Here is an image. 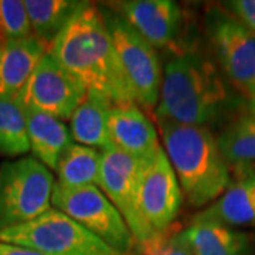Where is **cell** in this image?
<instances>
[{"label": "cell", "instance_id": "6da1fadb", "mask_svg": "<svg viewBox=\"0 0 255 255\" xmlns=\"http://www.w3.org/2000/svg\"><path fill=\"white\" fill-rule=\"evenodd\" d=\"M47 53L114 107L136 104L100 6L85 1Z\"/></svg>", "mask_w": 255, "mask_h": 255}, {"label": "cell", "instance_id": "7a4b0ae2", "mask_svg": "<svg viewBox=\"0 0 255 255\" xmlns=\"http://www.w3.org/2000/svg\"><path fill=\"white\" fill-rule=\"evenodd\" d=\"M234 98L216 63L194 47L169 53L156 119L180 125L210 128L233 107Z\"/></svg>", "mask_w": 255, "mask_h": 255}, {"label": "cell", "instance_id": "3957f363", "mask_svg": "<svg viewBox=\"0 0 255 255\" xmlns=\"http://www.w3.org/2000/svg\"><path fill=\"white\" fill-rule=\"evenodd\" d=\"M163 149L187 203L200 209L231 186L230 166L210 128L157 119Z\"/></svg>", "mask_w": 255, "mask_h": 255}, {"label": "cell", "instance_id": "277c9868", "mask_svg": "<svg viewBox=\"0 0 255 255\" xmlns=\"http://www.w3.org/2000/svg\"><path fill=\"white\" fill-rule=\"evenodd\" d=\"M54 176L33 156L0 164V231L33 221L53 209Z\"/></svg>", "mask_w": 255, "mask_h": 255}, {"label": "cell", "instance_id": "5b68a950", "mask_svg": "<svg viewBox=\"0 0 255 255\" xmlns=\"http://www.w3.org/2000/svg\"><path fill=\"white\" fill-rule=\"evenodd\" d=\"M0 241L48 255H125L55 209L26 224L0 231Z\"/></svg>", "mask_w": 255, "mask_h": 255}, {"label": "cell", "instance_id": "8992f818", "mask_svg": "<svg viewBox=\"0 0 255 255\" xmlns=\"http://www.w3.org/2000/svg\"><path fill=\"white\" fill-rule=\"evenodd\" d=\"M100 9L133 92L135 102L142 110H153L159 102L163 77V65L157 50L112 6L102 4Z\"/></svg>", "mask_w": 255, "mask_h": 255}, {"label": "cell", "instance_id": "52a82bcc", "mask_svg": "<svg viewBox=\"0 0 255 255\" xmlns=\"http://www.w3.org/2000/svg\"><path fill=\"white\" fill-rule=\"evenodd\" d=\"M51 206L121 254L136 255L139 251L124 217L100 187H64L55 183Z\"/></svg>", "mask_w": 255, "mask_h": 255}, {"label": "cell", "instance_id": "ba28073f", "mask_svg": "<svg viewBox=\"0 0 255 255\" xmlns=\"http://www.w3.org/2000/svg\"><path fill=\"white\" fill-rule=\"evenodd\" d=\"M206 33L223 75L247 98L255 95V34L234 14L214 6Z\"/></svg>", "mask_w": 255, "mask_h": 255}, {"label": "cell", "instance_id": "9c48e42d", "mask_svg": "<svg viewBox=\"0 0 255 255\" xmlns=\"http://www.w3.org/2000/svg\"><path fill=\"white\" fill-rule=\"evenodd\" d=\"M143 162L111 146L102 152L100 189L124 217L137 247L155 237L153 228L143 217L139 199V182Z\"/></svg>", "mask_w": 255, "mask_h": 255}, {"label": "cell", "instance_id": "30bf717a", "mask_svg": "<svg viewBox=\"0 0 255 255\" xmlns=\"http://www.w3.org/2000/svg\"><path fill=\"white\" fill-rule=\"evenodd\" d=\"M85 94L87 88L81 82L46 53L14 101L23 108L70 121Z\"/></svg>", "mask_w": 255, "mask_h": 255}, {"label": "cell", "instance_id": "8fae6325", "mask_svg": "<svg viewBox=\"0 0 255 255\" xmlns=\"http://www.w3.org/2000/svg\"><path fill=\"white\" fill-rule=\"evenodd\" d=\"M139 199L143 217L157 234L173 226L184 197L163 146L143 162Z\"/></svg>", "mask_w": 255, "mask_h": 255}, {"label": "cell", "instance_id": "7c38bea8", "mask_svg": "<svg viewBox=\"0 0 255 255\" xmlns=\"http://www.w3.org/2000/svg\"><path fill=\"white\" fill-rule=\"evenodd\" d=\"M112 7L156 50L173 53L182 46L183 11L173 0H125Z\"/></svg>", "mask_w": 255, "mask_h": 255}, {"label": "cell", "instance_id": "4fadbf2b", "mask_svg": "<svg viewBox=\"0 0 255 255\" xmlns=\"http://www.w3.org/2000/svg\"><path fill=\"white\" fill-rule=\"evenodd\" d=\"M108 125L112 146L140 162L153 157L162 147L153 122L137 104L112 107Z\"/></svg>", "mask_w": 255, "mask_h": 255}, {"label": "cell", "instance_id": "5bb4252c", "mask_svg": "<svg viewBox=\"0 0 255 255\" xmlns=\"http://www.w3.org/2000/svg\"><path fill=\"white\" fill-rule=\"evenodd\" d=\"M46 53L47 47L34 37L0 43V100L17 97Z\"/></svg>", "mask_w": 255, "mask_h": 255}, {"label": "cell", "instance_id": "9a60e30c", "mask_svg": "<svg viewBox=\"0 0 255 255\" xmlns=\"http://www.w3.org/2000/svg\"><path fill=\"white\" fill-rule=\"evenodd\" d=\"M21 110L26 118L30 150L33 157H36L51 172H55L63 153L74 142L70 128L65 125L64 121L51 115L23 107Z\"/></svg>", "mask_w": 255, "mask_h": 255}, {"label": "cell", "instance_id": "2e32d148", "mask_svg": "<svg viewBox=\"0 0 255 255\" xmlns=\"http://www.w3.org/2000/svg\"><path fill=\"white\" fill-rule=\"evenodd\" d=\"M193 221H211L226 227H255V179L241 177L219 199L194 216Z\"/></svg>", "mask_w": 255, "mask_h": 255}, {"label": "cell", "instance_id": "e0dca14e", "mask_svg": "<svg viewBox=\"0 0 255 255\" xmlns=\"http://www.w3.org/2000/svg\"><path fill=\"white\" fill-rule=\"evenodd\" d=\"M112 107L114 105L101 94L87 91L70 118V132L74 142L101 152L111 147L112 140L108 121Z\"/></svg>", "mask_w": 255, "mask_h": 255}, {"label": "cell", "instance_id": "ac0fdd59", "mask_svg": "<svg viewBox=\"0 0 255 255\" xmlns=\"http://www.w3.org/2000/svg\"><path fill=\"white\" fill-rule=\"evenodd\" d=\"M184 231L194 255H246L248 237L211 221H194Z\"/></svg>", "mask_w": 255, "mask_h": 255}, {"label": "cell", "instance_id": "d6986e66", "mask_svg": "<svg viewBox=\"0 0 255 255\" xmlns=\"http://www.w3.org/2000/svg\"><path fill=\"white\" fill-rule=\"evenodd\" d=\"M84 3L77 0H24L33 37L48 50Z\"/></svg>", "mask_w": 255, "mask_h": 255}, {"label": "cell", "instance_id": "ffe728a7", "mask_svg": "<svg viewBox=\"0 0 255 255\" xmlns=\"http://www.w3.org/2000/svg\"><path fill=\"white\" fill-rule=\"evenodd\" d=\"M101 166V150L73 142L57 164L55 183L64 187H100Z\"/></svg>", "mask_w": 255, "mask_h": 255}, {"label": "cell", "instance_id": "44dd1931", "mask_svg": "<svg viewBox=\"0 0 255 255\" xmlns=\"http://www.w3.org/2000/svg\"><path fill=\"white\" fill-rule=\"evenodd\" d=\"M220 152L234 166H247L255 162V115L253 112L231 121L217 136Z\"/></svg>", "mask_w": 255, "mask_h": 255}, {"label": "cell", "instance_id": "7402d4cb", "mask_svg": "<svg viewBox=\"0 0 255 255\" xmlns=\"http://www.w3.org/2000/svg\"><path fill=\"white\" fill-rule=\"evenodd\" d=\"M30 152L26 118L16 101L0 100V153L23 157Z\"/></svg>", "mask_w": 255, "mask_h": 255}, {"label": "cell", "instance_id": "603a6c76", "mask_svg": "<svg viewBox=\"0 0 255 255\" xmlns=\"http://www.w3.org/2000/svg\"><path fill=\"white\" fill-rule=\"evenodd\" d=\"M33 37V28L23 0H0V43Z\"/></svg>", "mask_w": 255, "mask_h": 255}, {"label": "cell", "instance_id": "cb8c5ba5", "mask_svg": "<svg viewBox=\"0 0 255 255\" xmlns=\"http://www.w3.org/2000/svg\"><path fill=\"white\" fill-rule=\"evenodd\" d=\"M139 253L142 255H194L184 231L173 226L142 244Z\"/></svg>", "mask_w": 255, "mask_h": 255}, {"label": "cell", "instance_id": "d4e9b609", "mask_svg": "<svg viewBox=\"0 0 255 255\" xmlns=\"http://www.w3.org/2000/svg\"><path fill=\"white\" fill-rule=\"evenodd\" d=\"M226 9L243 21L255 34V0H233L226 3Z\"/></svg>", "mask_w": 255, "mask_h": 255}, {"label": "cell", "instance_id": "484cf974", "mask_svg": "<svg viewBox=\"0 0 255 255\" xmlns=\"http://www.w3.org/2000/svg\"><path fill=\"white\" fill-rule=\"evenodd\" d=\"M0 255H48L44 253H38L30 248H24V247L13 246V244H7V243H1L0 241Z\"/></svg>", "mask_w": 255, "mask_h": 255}, {"label": "cell", "instance_id": "4316f807", "mask_svg": "<svg viewBox=\"0 0 255 255\" xmlns=\"http://www.w3.org/2000/svg\"><path fill=\"white\" fill-rule=\"evenodd\" d=\"M250 102H251V112L255 115V95L250 100Z\"/></svg>", "mask_w": 255, "mask_h": 255}]
</instances>
